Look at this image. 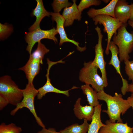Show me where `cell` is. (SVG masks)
<instances>
[{
    "label": "cell",
    "mask_w": 133,
    "mask_h": 133,
    "mask_svg": "<svg viewBox=\"0 0 133 133\" xmlns=\"http://www.w3.org/2000/svg\"><path fill=\"white\" fill-rule=\"evenodd\" d=\"M97 96L99 100L104 101L106 103L107 109L102 111L107 114L109 119L113 122L117 121V122L123 123L121 114H124L131 107L128 100L124 99L121 94L116 92L112 96L104 90L97 92Z\"/></svg>",
    "instance_id": "obj_1"
},
{
    "label": "cell",
    "mask_w": 133,
    "mask_h": 133,
    "mask_svg": "<svg viewBox=\"0 0 133 133\" xmlns=\"http://www.w3.org/2000/svg\"><path fill=\"white\" fill-rule=\"evenodd\" d=\"M49 51L40 41L38 42L36 49L30 54L26 64L18 69L24 72L28 83H33L34 78L39 72L40 65L43 64V60L45 55Z\"/></svg>",
    "instance_id": "obj_2"
},
{
    "label": "cell",
    "mask_w": 133,
    "mask_h": 133,
    "mask_svg": "<svg viewBox=\"0 0 133 133\" xmlns=\"http://www.w3.org/2000/svg\"><path fill=\"white\" fill-rule=\"evenodd\" d=\"M127 24H123L113 37V42L119 49V59L124 62L129 60V55L133 50V33H130L126 29Z\"/></svg>",
    "instance_id": "obj_3"
},
{
    "label": "cell",
    "mask_w": 133,
    "mask_h": 133,
    "mask_svg": "<svg viewBox=\"0 0 133 133\" xmlns=\"http://www.w3.org/2000/svg\"><path fill=\"white\" fill-rule=\"evenodd\" d=\"M22 90V99L16 106L15 108L11 111L10 114L14 116L19 110L26 108L33 115L38 125L42 128H45V126L36 113L34 105L35 98L38 94L37 89L35 88L33 83H28L25 88Z\"/></svg>",
    "instance_id": "obj_4"
},
{
    "label": "cell",
    "mask_w": 133,
    "mask_h": 133,
    "mask_svg": "<svg viewBox=\"0 0 133 133\" xmlns=\"http://www.w3.org/2000/svg\"><path fill=\"white\" fill-rule=\"evenodd\" d=\"M98 68L92 64V61L85 62L80 70L79 77L81 82L91 85L97 92L104 90V88L107 87L101 77L98 73Z\"/></svg>",
    "instance_id": "obj_5"
},
{
    "label": "cell",
    "mask_w": 133,
    "mask_h": 133,
    "mask_svg": "<svg viewBox=\"0 0 133 133\" xmlns=\"http://www.w3.org/2000/svg\"><path fill=\"white\" fill-rule=\"evenodd\" d=\"M0 95L6 99L9 104L16 106L22 99L23 90L18 87L10 76L5 75L0 77Z\"/></svg>",
    "instance_id": "obj_6"
},
{
    "label": "cell",
    "mask_w": 133,
    "mask_h": 133,
    "mask_svg": "<svg viewBox=\"0 0 133 133\" xmlns=\"http://www.w3.org/2000/svg\"><path fill=\"white\" fill-rule=\"evenodd\" d=\"M94 24L98 23L102 25L104 27L103 31L106 33L107 35V44L105 51L106 54H109V46L113 35L117 33V31L123 23L118 19L106 15H100L92 18Z\"/></svg>",
    "instance_id": "obj_7"
},
{
    "label": "cell",
    "mask_w": 133,
    "mask_h": 133,
    "mask_svg": "<svg viewBox=\"0 0 133 133\" xmlns=\"http://www.w3.org/2000/svg\"><path fill=\"white\" fill-rule=\"evenodd\" d=\"M58 33L55 28L47 30H42L40 28L27 33L25 37L26 41L28 44L27 51L31 54L34 45L43 39H51L55 43H57L58 40L55 36Z\"/></svg>",
    "instance_id": "obj_8"
},
{
    "label": "cell",
    "mask_w": 133,
    "mask_h": 133,
    "mask_svg": "<svg viewBox=\"0 0 133 133\" xmlns=\"http://www.w3.org/2000/svg\"><path fill=\"white\" fill-rule=\"evenodd\" d=\"M98 35V42L95 48V56L94 60L92 61V63L94 65L97 66L100 70L101 77L107 86L108 83L107 76V73L105 66L106 63L104 57V50L102 46V41L103 35L101 33L100 28L98 26L95 29Z\"/></svg>",
    "instance_id": "obj_9"
},
{
    "label": "cell",
    "mask_w": 133,
    "mask_h": 133,
    "mask_svg": "<svg viewBox=\"0 0 133 133\" xmlns=\"http://www.w3.org/2000/svg\"><path fill=\"white\" fill-rule=\"evenodd\" d=\"M50 13L52 20L55 21L56 23V29L60 37L59 45H61L64 43L69 42L76 45L77 50L81 52L85 50L86 48L85 46L83 47H80L79 46L78 42L73 40L69 39L67 37L64 28L65 19L62 15L59 13L50 12Z\"/></svg>",
    "instance_id": "obj_10"
},
{
    "label": "cell",
    "mask_w": 133,
    "mask_h": 133,
    "mask_svg": "<svg viewBox=\"0 0 133 133\" xmlns=\"http://www.w3.org/2000/svg\"><path fill=\"white\" fill-rule=\"evenodd\" d=\"M47 60L48 66L47 69V73L46 75L47 81L45 84L43 86L37 89L38 94L37 96V99L39 100L41 99L47 93L49 92L62 94L67 97H69V91L72 89L77 88L78 87L74 86L69 90H61L53 86L51 83L49 77V72L51 66L54 65L56 64V63L55 62L50 61L49 59H47Z\"/></svg>",
    "instance_id": "obj_11"
},
{
    "label": "cell",
    "mask_w": 133,
    "mask_h": 133,
    "mask_svg": "<svg viewBox=\"0 0 133 133\" xmlns=\"http://www.w3.org/2000/svg\"><path fill=\"white\" fill-rule=\"evenodd\" d=\"M109 49L111 53V57L109 64L112 65L114 67L116 72L120 76L122 83V86L121 88V91L122 94L125 95L127 92L129 84L127 80L123 78L121 73L120 61L118 57L119 54L118 49L113 41H111L109 44Z\"/></svg>",
    "instance_id": "obj_12"
},
{
    "label": "cell",
    "mask_w": 133,
    "mask_h": 133,
    "mask_svg": "<svg viewBox=\"0 0 133 133\" xmlns=\"http://www.w3.org/2000/svg\"><path fill=\"white\" fill-rule=\"evenodd\" d=\"M105 125L101 127L99 133H133V127L125 123L113 122L109 119L106 120Z\"/></svg>",
    "instance_id": "obj_13"
},
{
    "label": "cell",
    "mask_w": 133,
    "mask_h": 133,
    "mask_svg": "<svg viewBox=\"0 0 133 133\" xmlns=\"http://www.w3.org/2000/svg\"><path fill=\"white\" fill-rule=\"evenodd\" d=\"M131 12L130 5L126 0H118L114 10L115 18L123 24L127 23L130 19Z\"/></svg>",
    "instance_id": "obj_14"
},
{
    "label": "cell",
    "mask_w": 133,
    "mask_h": 133,
    "mask_svg": "<svg viewBox=\"0 0 133 133\" xmlns=\"http://www.w3.org/2000/svg\"><path fill=\"white\" fill-rule=\"evenodd\" d=\"M81 99V98H78L74 105V114L79 119H85L91 121L94 111V107L90 105L82 106L80 103Z\"/></svg>",
    "instance_id": "obj_15"
},
{
    "label": "cell",
    "mask_w": 133,
    "mask_h": 133,
    "mask_svg": "<svg viewBox=\"0 0 133 133\" xmlns=\"http://www.w3.org/2000/svg\"><path fill=\"white\" fill-rule=\"evenodd\" d=\"M73 3L70 6L65 8L64 9L62 16L65 19L64 26H69L72 25L74 20H81V12L78 9L76 3V0H72Z\"/></svg>",
    "instance_id": "obj_16"
},
{
    "label": "cell",
    "mask_w": 133,
    "mask_h": 133,
    "mask_svg": "<svg viewBox=\"0 0 133 133\" xmlns=\"http://www.w3.org/2000/svg\"><path fill=\"white\" fill-rule=\"evenodd\" d=\"M36 1L37 5L32 13V15L36 17V20L29 28L30 31L40 28V23L42 19L46 16L49 17L50 15V12L45 8L42 0H36Z\"/></svg>",
    "instance_id": "obj_17"
},
{
    "label": "cell",
    "mask_w": 133,
    "mask_h": 133,
    "mask_svg": "<svg viewBox=\"0 0 133 133\" xmlns=\"http://www.w3.org/2000/svg\"><path fill=\"white\" fill-rule=\"evenodd\" d=\"M118 0H112L106 6L98 9L91 8L87 12L89 17L93 18L100 15H106L115 18L114 10Z\"/></svg>",
    "instance_id": "obj_18"
},
{
    "label": "cell",
    "mask_w": 133,
    "mask_h": 133,
    "mask_svg": "<svg viewBox=\"0 0 133 133\" xmlns=\"http://www.w3.org/2000/svg\"><path fill=\"white\" fill-rule=\"evenodd\" d=\"M101 104L94 107V111L91 122L89 124L87 133H99L100 128L105 125L101 119Z\"/></svg>",
    "instance_id": "obj_19"
},
{
    "label": "cell",
    "mask_w": 133,
    "mask_h": 133,
    "mask_svg": "<svg viewBox=\"0 0 133 133\" xmlns=\"http://www.w3.org/2000/svg\"><path fill=\"white\" fill-rule=\"evenodd\" d=\"M83 93L86 97L87 100L90 105L95 107L99 104L97 92L90 86V85L85 84L81 86Z\"/></svg>",
    "instance_id": "obj_20"
},
{
    "label": "cell",
    "mask_w": 133,
    "mask_h": 133,
    "mask_svg": "<svg viewBox=\"0 0 133 133\" xmlns=\"http://www.w3.org/2000/svg\"><path fill=\"white\" fill-rule=\"evenodd\" d=\"M88 121L84 119L82 124L79 125L77 123L73 124L64 129L60 130L59 132L61 133H87L90 124Z\"/></svg>",
    "instance_id": "obj_21"
},
{
    "label": "cell",
    "mask_w": 133,
    "mask_h": 133,
    "mask_svg": "<svg viewBox=\"0 0 133 133\" xmlns=\"http://www.w3.org/2000/svg\"><path fill=\"white\" fill-rule=\"evenodd\" d=\"M21 127L14 123L6 124L4 123L0 125V133H21Z\"/></svg>",
    "instance_id": "obj_22"
},
{
    "label": "cell",
    "mask_w": 133,
    "mask_h": 133,
    "mask_svg": "<svg viewBox=\"0 0 133 133\" xmlns=\"http://www.w3.org/2000/svg\"><path fill=\"white\" fill-rule=\"evenodd\" d=\"M72 4L68 0H54L52 5L55 13H59L63 8L71 6Z\"/></svg>",
    "instance_id": "obj_23"
},
{
    "label": "cell",
    "mask_w": 133,
    "mask_h": 133,
    "mask_svg": "<svg viewBox=\"0 0 133 133\" xmlns=\"http://www.w3.org/2000/svg\"><path fill=\"white\" fill-rule=\"evenodd\" d=\"M101 3V1L99 0H81L77 7L79 11L82 12L91 6L99 5Z\"/></svg>",
    "instance_id": "obj_24"
},
{
    "label": "cell",
    "mask_w": 133,
    "mask_h": 133,
    "mask_svg": "<svg viewBox=\"0 0 133 133\" xmlns=\"http://www.w3.org/2000/svg\"><path fill=\"white\" fill-rule=\"evenodd\" d=\"M125 71L128 77V79L131 81L133 84V60L130 61L127 60L125 62Z\"/></svg>",
    "instance_id": "obj_25"
},
{
    "label": "cell",
    "mask_w": 133,
    "mask_h": 133,
    "mask_svg": "<svg viewBox=\"0 0 133 133\" xmlns=\"http://www.w3.org/2000/svg\"><path fill=\"white\" fill-rule=\"evenodd\" d=\"M12 31V27L9 25L0 23V38L3 40Z\"/></svg>",
    "instance_id": "obj_26"
},
{
    "label": "cell",
    "mask_w": 133,
    "mask_h": 133,
    "mask_svg": "<svg viewBox=\"0 0 133 133\" xmlns=\"http://www.w3.org/2000/svg\"><path fill=\"white\" fill-rule=\"evenodd\" d=\"M9 104V102L7 100L0 95V110H1Z\"/></svg>",
    "instance_id": "obj_27"
},
{
    "label": "cell",
    "mask_w": 133,
    "mask_h": 133,
    "mask_svg": "<svg viewBox=\"0 0 133 133\" xmlns=\"http://www.w3.org/2000/svg\"><path fill=\"white\" fill-rule=\"evenodd\" d=\"M36 133H61L59 132H57L56 130L53 128H50L48 129L43 128L42 129L37 132Z\"/></svg>",
    "instance_id": "obj_28"
},
{
    "label": "cell",
    "mask_w": 133,
    "mask_h": 133,
    "mask_svg": "<svg viewBox=\"0 0 133 133\" xmlns=\"http://www.w3.org/2000/svg\"><path fill=\"white\" fill-rule=\"evenodd\" d=\"M130 92L131 93V96H133V84H129L127 90V92Z\"/></svg>",
    "instance_id": "obj_29"
},
{
    "label": "cell",
    "mask_w": 133,
    "mask_h": 133,
    "mask_svg": "<svg viewBox=\"0 0 133 133\" xmlns=\"http://www.w3.org/2000/svg\"><path fill=\"white\" fill-rule=\"evenodd\" d=\"M129 104L133 109V96H131L128 98L127 99Z\"/></svg>",
    "instance_id": "obj_30"
},
{
    "label": "cell",
    "mask_w": 133,
    "mask_h": 133,
    "mask_svg": "<svg viewBox=\"0 0 133 133\" xmlns=\"http://www.w3.org/2000/svg\"><path fill=\"white\" fill-rule=\"evenodd\" d=\"M131 7V12L129 20H133V4L130 5Z\"/></svg>",
    "instance_id": "obj_31"
},
{
    "label": "cell",
    "mask_w": 133,
    "mask_h": 133,
    "mask_svg": "<svg viewBox=\"0 0 133 133\" xmlns=\"http://www.w3.org/2000/svg\"><path fill=\"white\" fill-rule=\"evenodd\" d=\"M128 23L133 29V20H129L128 21Z\"/></svg>",
    "instance_id": "obj_32"
},
{
    "label": "cell",
    "mask_w": 133,
    "mask_h": 133,
    "mask_svg": "<svg viewBox=\"0 0 133 133\" xmlns=\"http://www.w3.org/2000/svg\"><path fill=\"white\" fill-rule=\"evenodd\" d=\"M102 1L105 3H107L109 2L110 0H102Z\"/></svg>",
    "instance_id": "obj_33"
}]
</instances>
